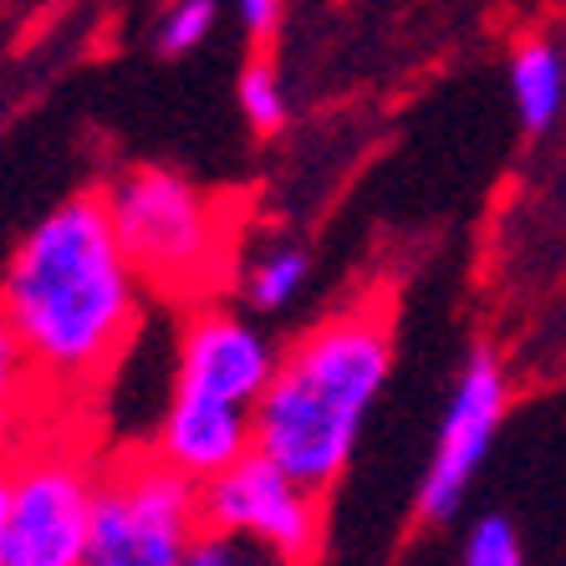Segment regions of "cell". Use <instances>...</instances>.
Listing matches in <instances>:
<instances>
[{"label":"cell","mask_w":566,"mask_h":566,"mask_svg":"<svg viewBox=\"0 0 566 566\" xmlns=\"http://www.w3.org/2000/svg\"><path fill=\"white\" fill-rule=\"evenodd\" d=\"M306 271H312V261H306L302 245L265 251L261 261L251 265V276H245V302H251L255 312H281V306L306 286Z\"/></svg>","instance_id":"7c38bea8"},{"label":"cell","mask_w":566,"mask_h":566,"mask_svg":"<svg viewBox=\"0 0 566 566\" xmlns=\"http://www.w3.org/2000/svg\"><path fill=\"white\" fill-rule=\"evenodd\" d=\"M394 373V316L382 302H353L306 327L255 398V454L327 495L353 464L357 434Z\"/></svg>","instance_id":"7a4b0ae2"},{"label":"cell","mask_w":566,"mask_h":566,"mask_svg":"<svg viewBox=\"0 0 566 566\" xmlns=\"http://www.w3.org/2000/svg\"><path fill=\"white\" fill-rule=\"evenodd\" d=\"M240 113L261 133H276L286 123V87H281L276 66L265 62V56L245 62V72H240Z\"/></svg>","instance_id":"4fadbf2b"},{"label":"cell","mask_w":566,"mask_h":566,"mask_svg":"<svg viewBox=\"0 0 566 566\" xmlns=\"http://www.w3.org/2000/svg\"><path fill=\"white\" fill-rule=\"evenodd\" d=\"M103 464L72 439H41L11 449V521L0 566H82Z\"/></svg>","instance_id":"5b68a950"},{"label":"cell","mask_w":566,"mask_h":566,"mask_svg":"<svg viewBox=\"0 0 566 566\" xmlns=\"http://www.w3.org/2000/svg\"><path fill=\"white\" fill-rule=\"evenodd\" d=\"M144 281L118 245L103 195H72L46 210L11 251L0 312L27 343L46 394L82 398L113 373L138 327Z\"/></svg>","instance_id":"6da1fadb"},{"label":"cell","mask_w":566,"mask_h":566,"mask_svg":"<svg viewBox=\"0 0 566 566\" xmlns=\"http://www.w3.org/2000/svg\"><path fill=\"white\" fill-rule=\"evenodd\" d=\"M154 449L174 464V470H185L189 480L205 485V480H214L220 470H230V464L245 460L255 449L251 409H245V403H224V398H205V394L174 388Z\"/></svg>","instance_id":"9c48e42d"},{"label":"cell","mask_w":566,"mask_h":566,"mask_svg":"<svg viewBox=\"0 0 566 566\" xmlns=\"http://www.w3.org/2000/svg\"><path fill=\"white\" fill-rule=\"evenodd\" d=\"M103 205L144 286L195 296L224 271L230 214L185 174L164 164H133L107 179Z\"/></svg>","instance_id":"3957f363"},{"label":"cell","mask_w":566,"mask_h":566,"mask_svg":"<svg viewBox=\"0 0 566 566\" xmlns=\"http://www.w3.org/2000/svg\"><path fill=\"white\" fill-rule=\"evenodd\" d=\"M199 515L210 531L255 541L286 566H312L322 552V495L255 449L199 485Z\"/></svg>","instance_id":"8992f818"},{"label":"cell","mask_w":566,"mask_h":566,"mask_svg":"<svg viewBox=\"0 0 566 566\" xmlns=\"http://www.w3.org/2000/svg\"><path fill=\"white\" fill-rule=\"evenodd\" d=\"M464 566H526L521 531L505 515H480L464 536Z\"/></svg>","instance_id":"5bb4252c"},{"label":"cell","mask_w":566,"mask_h":566,"mask_svg":"<svg viewBox=\"0 0 566 566\" xmlns=\"http://www.w3.org/2000/svg\"><path fill=\"white\" fill-rule=\"evenodd\" d=\"M276 347L240 312L224 306H199L179 332V373L174 388L205 398H224V403H245L255 409V398L265 394V382L276 373Z\"/></svg>","instance_id":"ba28073f"},{"label":"cell","mask_w":566,"mask_h":566,"mask_svg":"<svg viewBox=\"0 0 566 566\" xmlns=\"http://www.w3.org/2000/svg\"><path fill=\"white\" fill-rule=\"evenodd\" d=\"M6 521H11V449H0V552H6Z\"/></svg>","instance_id":"ac0fdd59"},{"label":"cell","mask_w":566,"mask_h":566,"mask_svg":"<svg viewBox=\"0 0 566 566\" xmlns=\"http://www.w3.org/2000/svg\"><path fill=\"white\" fill-rule=\"evenodd\" d=\"M210 27H214V0H174L164 27H158V52L189 56L195 46H205Z\"/></svg>","instance_id":"9a60e30c"},{"label":"cell","mask_w":566,"mask_h":566,"mask_svg":"<svg viewBox=\"0 0 566 566\" xmlns=\"http://www.w3.org/2000/svg\"><path fill=\"white\" fill-rule=\"evenodd\" d=\"M185 566H286L281 556H271L265 546H255V541L245 536H230V531H199L195 546H189Z\"/></svg>","instance_id":"2e32d148"},{"label":"cell","mask_w":566,"mask_h":566,"mask_svg":"<svg viewBox=\"0 0 566 566\" xmlns=\"http://www.w3.org/2000/svg\"><path fill=\"white\" fill-rule=\"evenodd\" d=\"M199 531V480L158 449H133L97 474L82 566H185Z\"/></svg>","instance_id":"277c9868"},{"label":"cell","mask_w":566,"mask_h":566,"mask_svg":"<svg viewBox=\"0 0 566 566\" xmlns=\"http://www.w3.org/2000/svg\"><path fill=\"white\" fill-rule=\"evenodd\" d=\"M511 97L531 133H546L566 103V62L552 41H526L511 62Z\"/></svg>","instance_id":"8fae6325"},{"label":"cell","mask_w":566,"mask_h":566,"mask_svg":"<svg viewBox=\"0 0 566 566\" xmlns=\"http://www.w3.org/2000/svg\"><path fill=\"white\" fill-rule=\"evenodd\" d=\"M235 6H240V21H245V31H251L255 41L271 36L281 11H286V0H235Z\"/></svg>","instance_id":"e0dca14e"},{"label":"cell","mask_w":566,"mask_h":566,"mask_svg":"<svg viewBox=\"0 0 566 566\" xmlns=\"http://www.w3.org/2000/svg\"><path fill=\"white\" fill-rule=\"evenodd\" d=\"M41 398H46V382H41L27 343L15 337V327L0 312V449H15L36 434Z\"/></svg>","instance_id":"30bf717a"},{"label":"cell","mask_w":566,"mask_h":566,"mask_svg":"<svg viewBox=\"0 0 566 566\" xmlns=\"http://www.w3.org/2000/svg\"><path fill=\"white\" fill-rule=\"evenodd\" d=\"M505 409H511V388H505L501 357L490 347H474L460 382H454V394H449L444 423H439L434 439V460H429L419 485V515L429 526H444L449 515L464 505L470 480L480 474L490 444L501 434Z\"/></svg>","instance_id":"52a82bcc"}]
</instances>
